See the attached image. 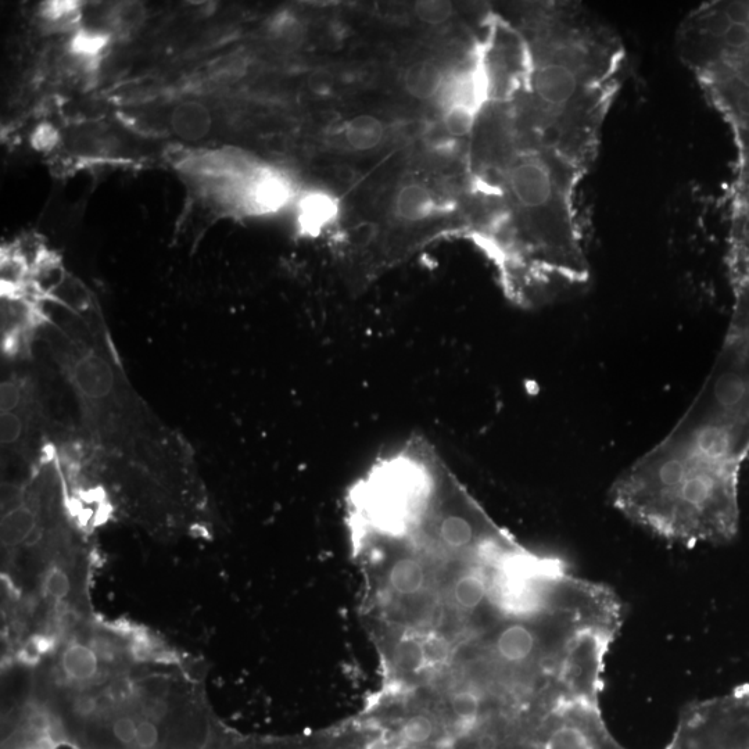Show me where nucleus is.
I'll use <instances>...</instances> for the list:
<instances>
[{"mask_svg": "<svg viewBox=\"0 0 749 749\" xmlns=\"http://www.w3.org/2000/svg\"><path fill=\"white\" fill-rule=\"evenodd\" d=\"M446 71L433 60H419L411 64L404 73V88L411 98L417 100L437 99L447 78Z\"/></svg>", "mask_w": 749, "mask_h": 749, "instance_id": "obj_7", "label": "nucleus"}, {"mask_svg": "<svg viewBox=\"0 0 749 749\" xmlns=\"http://www.w3.org/2000/svg\"><path fill=\"white\" fill-rule=\"evenodd\" d=\"M295 196V186L285 174L260 166L247 185L239 210L252 215L277 213L292 203Z\"/></svg>", "mask_w": 749, "mask_h": 749, "instance_id": "obj_4", "label": "nucleus"}, {"mask_svg": "<svg viewBox=\"0 0 749 749\" xmlns=\"http://www.w3.org/2000/svg\"><path fill=\"white\" fill-rule=\"evenodd\" d=\"M665 749H749V684L688 705Z\"/></svg>", "mask_w": 749, "mask_h": 749, "instance_id": "obj_3", "label": "nucleus"}, {"mask_svg": "<svg viewBox=\"0 0 749 749\" xmlns=\"http://www.w3.org/2000/svg\"><path fill=\"white\" fill-rule=\"evenodd\" d=\"M393 211L404 224H422L439 214L440 203L435 192L424 184L411 182L401 186L394 196Z\"/></svg>", "mask_w": 749, "mask_h": 749, "instance_id": "obj_6", "label": "nucleus"}, {"mask_svg": "<svg viewBox=\"0 0 749 749\" xmlns=\"http://www.w3.org/2000/svg\"><path fill=\"white\" fill-rule=\"evenodd\" d=\"M45 591L50 598L59 601L70 596L71 580L68 573L60 566H53L45 579Z\"/></svg>", "mask_w": 749, "mask_h": 749, "instance_id": "obj_12", "label": "nucleus"}, {"mask_svg": "<svg viewBox=\"0 0 749 749\" xmlns=\"http://www.w3.org/2000/svg\"><path fill=\"white\" fill-rule=\"evenodd\" d=\"M296 213L300 231L317 236L338 220L340 202L338 197L329 192H308L297 199Z\"/></svg>", "mask_w": 749, "mask_h": 749, "instance_id": "obj_5", "label": "nucleus"}, {"mask_svg": "<svg viewBox=\"0 0 749 749\" xmlns=\"http://www.w3.org/2000/svg\"><path fill=\"white\" fill-rule=\"evenodd\" d=\"M2 460L7 467L30 471L50 444L48 392L34 369H14L0 392Z\"/></svg>", "mask_w": 749, "mask_h": 749, "instance_id": "obj_2", "label": "nucleus"}, {"mask_svg": "<svg viewBox=\"0 0 749 749\" xmlns=\"http://www.w3.org/2000/svg\"><path fill=\"white\" fill-rule=\"evenodd\" d=\"M385 131V125L379 118L371 114H358L344 124L343 139L350 149L367 152L381 145Z\"/></svg>", "mask_w": 749, "mask_h": 749, "instance_id": "obj_8", "label": "nucleus"}, {"mask_svg": "<svg viewBox=\"0 0 749 749\" xmlns=\"http://www.w3.org/2000/svg\"><path fill=\"white\" fill-rule=\"evenodd\" d=\"M143 20L142 7L139 5H128L118 6L114 10V23L121 30H132L136 25L141 24Z\"/></svg>", "mask_w": 749, "mask_h": 749, "instance_id": "obj_13", "label": "nucleus"}, {"mask_svg": "<svg viewBox=\"0 0 749 749\" xmlns=\"http://www.w3.org/2000/svg\"><path fill=\"white\" fill-rule=\"evenodd\" d=\"M64 675L75 682H89L99 672V659L88 645L73 643L62 654Z\"/></svg>", "mask_w": 749, "mask_h": 749, "instance_id": "obj_10", "label": "nucleus"}, {"mask_svg": "<svg viewBox=\"0 0 749 749\" xmlns=\"http://www.w3.org/2000/svg\"><path fill=\"white\" fill-rule=\"evenodd\" d=\"M73 393L86 460L139 505L178 504L195 494V453L135 392L98 308L75 290L39 308L37 326Z\"/></svg>", "mask_w": 749, "mask_h": 749, "instance_id": "obj_1", "label": "nucleus"}, {"mask_svg": "<svg viewBox=\"0 0 749 749\" xmlns=\"http://www.w3.org/2000/svg\"><path fill=\"white\" fill-rule=\"evenodd\" d=\"M172 129L184 141H199L210 131L211 118L206 107L196 102H186L172 113Z\"/></svg>", "mask_w": 749, "mask_h": 749, "instance_id": "obj_9", "label": "nucleus"}, {"mask_svg": "<svg viewBox=\"0 0 749 749\" xmlns=\"http://www.w3.org/2000/svg\"><path fill=\"white\" fill-rule=\"evenodd\" d=\"M414 13L424 24L442 25L454 16V6L444 0H422L415 3Z\"/></svg>", "mask_w": 749, "mask_h": 749, "instance_id": "obj_11", "label": "nucleus"}]
</instances>
